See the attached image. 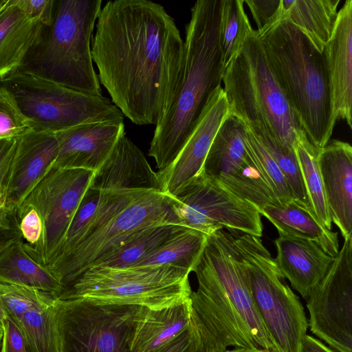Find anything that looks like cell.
Masks as SVG:
<instances>
[{
	"mask_svg": "<svg viewBox=\"0 0 352 352\" xmlns=\"http://www.w3.org/2000/svg\"><path fill=\"white\" fill-rule=\"evenodd\" d=\"M98 80L133 124L156 125L180 74L184 40L174 19L148 0L109 1L91 40Z\"/></svg>",
	"mask_w": 352,
	"mask_h": 352,
	"instance_id": "obj_1",
	"label": "cell"
},
{
	"mask_svg": "<svg viewBox=\"0 0 352 352\" xmlns=\"http://www.w3.org/2000/svg\"><path fill=\"white\" fill-rule=\"evenodd\" d=\"M221 1L198 0L191 8L180 74L148 150L159 171L175 161L212 94L221 86L225 71L219 42Z\"/></svg>",
	"mask_w": 352,
	"mask_h": 352,
	"instance_id": "obj_2",
	"label": "cell"
},
{
	"mask_svg": "<svg viewBox=\"0 0 352 352\" xmlns=\"http://www.w3.org/2000/svg\"><path fill=\"white\" fill-rule=\"evenodd\" d=\"M255 32L308 140L318 149L323 148L337 121L323 53L286 19Z\"/></svg>",
	"mask_w": 352,
	"mask_h": 352,
	"instance_id": "obj_3",
	"label": "cell"
},
{
	"mask_svg": "<svg viewBox=\"0 0 352 352\" xmlns=\"http://www.w3.org/2000/svg\"><path fill=\"white\" fill-rule=\"evenodd\" d=\"M192 272L198 287L190 298L217 323L229 346L278 352L257 310L228 232L220 229L208 236Z\"/></svg>",
	"mask_w": 352,
	"mask_h": 352,
	"instance_id": "obj_4",
	"label": "cell"
},
{
	"mask_svg": "<svg viewBox=\"0 0 352 352\" xmlns=\"http://www.w3.org/2000/svg\"><path fill=\"white\" fill-rule=\"evenodd\" d=\"M164 224L182 226L170 195L155 190L105 191L94 216L47 272L63 289L140 231Z\"/></svg>",
	"mask_w": 352,
	"mask_h": 352,
	"instance_id": "obj_5",
	"label": "cell"
},
{
	"mask_svg": "<svg viewBox=\"0 0 352 352\" xmlns=\"http://www.w3.org/2000/svg\"><path fill=\"white\" fill-rule=\"evenodd\" d=\"M222 82L230 115L281 148L295 151L305 132L252 30L226 68Z\"/></svg>",
	"mask_w": 352,
	"mask_h": 352,
	"instance_id": "obj_6",
	"label": "cell"
},
{
	"mask_svg": "<svg viewBox=\"0 0 352 352\" xmlns=\"http://www.w3.org/2000/svg\"><path fill=\"white\" fill-rule=\"evenodd\" d=\"M100 0H60L46 39L29 66L35 74L80 92L102 96L91 43Z\"/></svg>",
	"mask_w": 352,
	"mask_h": 352,
	"instance_id": "obj_7",
	"label": "cell"
},
{
	"mask_svg": "<svg viewBox=\"0 0 352 352\" xmlns=\"http://www.w3.org/2000/svg\"><path fill=\"white\" fill-rule=\"evenodd\" d=\"M190 273L169 265L94 266L64 287L57 300L161 309L190 300Z\"/></svg>",
	"mask_w": 352,
	"mask_h": 352,
	"instance_id": "obj_8",
	"label": "cell"
},
{
	"mask_svg": "<svg viewBox=\"0 0 352 352\" xmlns=\"http://www.w3.org/2000/svg\"><path fill=\"white\" fill-rule=\"evenodd\" d=\"M0 91L36 131L56 133L85 123L124 121L107 98L63 86L23 67L1 80Z\"/></svg>",
	"mask_w": 352,
	"mask_h": 352,
	"instance_id": "obj_9",
	"label": "cell"
},
{
	"mask_svg": "<svg viewBox=\"0 0 352 352\" xmlns=\"http://www.w3.org/2000/svg\"><path fill=\"white\" fill-rule=\"evenodd\" d=\"M245 270L252 296L278 352H300L308 320L298 296L285 281L260 237L230 232Z\"/></svg>",
	"mask_w": 352,
	"mask_h": 352,
	"instance_id": "obj_10",
	"label": "cell"
},
{
	"mask_svg": "<svg viewBox=\"0 0 352 352\" xmlns=\"http://www.w3.org/2000/svg\"><path fill=\"white\" fill-rule=\"evenodd\" d=\"M94 171L53 165L27 194L16 212L19 221L28 210L38 214L42 232L34 245L23 243L28 255L46 270L60 248L81 199Z\"/></svg>",
	"mask_w": 352,
	"mask_h": 352,
	"instance_id": "obj_11",
	"label": "cell"
},
{
	"mask_svg": "<svg viewBox=\"0 0 352 352\" xmlns=\"http://www.w3.org/2000/svg\"><path fill=\"white\" fill-rule=\"evenodd\" d=\"M171 197L184 227L208 236L220 229L258 237L263 235L261 214L257 208L201 170Z\"/></svg>",
	"mask_w": 352,
	"mask_h": 352,
	"instance_id": "obj_12",
	"label": "cell"
},
{
	"mask_svg": "<svg viewBox=\"0 0 352 352\" xmlns=\"http://www.w3.org/2000/svg\"><path fill=\"white\" fill-rule=\"evenodd\" d=\"M64 352H131L139 307L58 300Z\"/></svg>",
	"mask_w": 352,
	"mask_h": 352,
	"instance_id": "obj_13",
	"label": "cell"
},
{
	"mask_svg": "<svg viewBox=\"0 0 352 352\" xmlns=\"http://www.w3.org/2000/svg\"><path fill=\"white\" fill-rule=\"evenodd\" d=\"M307 300L311 332L337 352H352V236Z\"/></svg>",
	"mask_w": 352,
	"mask_h": 352,
	"instance_id": "obj_14",
	"label": "cell"
},
{
	"mask_svg": "<svg viewBox=\"0 0 352 352\" xmlns=\"http://www.w3.org/2000/svg\"><path fill=\"white\" fill-rule=\"evenodd\" d=\"M245 131V124L230 115L217 131L201 170L258 210L279 206L246 151Z\"/></svg>",
	"mask_w": 352,
	"mask_h": 352,
	"instance_id": "obj_15",
	"label": "cell"
},
{
	"mask_svg": "<svg viewBox=\"0 0 352 352\" xmlns=\"http://www.w3.org/2000/svg\"><path fill=\"white\" fill-rule=\"evenodd\" d=\"M230 115L226 94L220 86L212 94L199 122L175 161L157 173L163 192L174 196L200 172L217 131Z\"/></svg>",
	"mask_w": 352,
	"mask_h": 352,
	"instance_id": "obj_16",
	"label": "cell"
},
{
	"mask_svg": "<svg viewBox=\"0 0 352 352\" xmlns=\"http://www.w3.org/2000/svg\"><path fill=\"white\" fill-rule=\"evenodd\" d=\"M58 153L54 133L30 130L16 137L4 194V208L14 213L23 200L53 165Z\"/></svg>",
	"mask_w": 352,
	"mask_h": 352,
	"instance_id": "obj_17",
	"label": "cell"
},
{
	"mask_svg": "<svg viewBox=\"0 0 352 352\" xmlns=\"http://www.w3.org/2000/svg\"><path fill=\"white\" fill-rule=\"evenodd\" d=\"M124 133L122 121L85 123L56 133L58 153L53 166L95 171Z\"/></svg>",
	"mask_w": 352,
	"mask_h": 352,
	"instance_id": "obj_18",
	"label": "cell"
},
{
	"mask_svg": "<svg viewBox=\"0 0 352 352\" xmlns=\"http://www.w3.org/2000/svg\"><path fill=\"white\" fill-rule=\"evenodd\" d=\"M318 163L332 223L344 239L352 236V147L330 140L319 149Z\"/></svg>",
	"mask_w": 352,
	"mask_h": 352,
	"instance_id": "obj_19",
	"label": "cell"
},
{
	"mask_svg": "<svg viewBox=\"0 0 352 352\" xmlns=\"http://www.w3.org/2000/svg\"><path fill=\"white\" fill-rule=\"evenodd\" d=\"M89 187L100 191L163 192L157 173L125 133L120 137L104 162L94 171Z\"/></svg>",
	"mask_w": 352,
	"mask_h": 352,
	"instance_id": "obj_20",
	"label": "cell"
},
{
	"mask_svg": "<svg viewBox=\"0 0 352 352\" xmlns=\"http://www.w3.org/2000/svg\"><path fill=\"white\" fill-rule=\"evenodd\" d=\"M336 120L352 128V0L338 11L335 28L323 52Z\"/></svg>",
	"mask_w": 352,
	"mask_h": 352,
	"instance_id": "obj_21",
	"label": "cell"
},
{
	"mask_svg": "<svg viewBox=\"0 0 352 352\" xmlns=\"http://www.w3.org/2000/svg\"><path fill=\"white\" fill-rule=\"evenodd\" d=\"M274 244L275 260L281 274L306 300L335 257L326 254L316 243L304 239L279 236Z\"/></svg>",
	"mask_w": 352,
	"mask_h": 352,
	"instance_id": "obj_22",
	"label": "cell"
},
{
	"mask_svg": "<svg viewBox=\"0 0 352 352\" xmlns=\"http://www.w3.org/2000/svg\"><path fill=\"white\" fill-rule=\"evenodd\" d=\"M45 27L20 9L13 0L0 8V80L22 67L43 41Z\"/></svg>",
	"mask_w": 352,
	"mask_h": 352,
	"instance_id": "obj_23",
	"label": "cell"
},
{
	"mask_svg": "<svg viewBox=\"0 0 352 352\" xmlns=\"http://www.w3.org/2000/svg\"><path fill=\"white\" fill-rule=\"evenodd\" d=\"M190 298L170 307H139L133 328L131 352H151L177 338L190 324Z\"/></svg>",
	"mask_w": 352,
	"mask_h": 352,
	"instance_id": "obj_24",
	"label": "cell"
},
{
	"mask_svg": "<svg viewBox=\"0 0 352 352\" xmlns=\"http://www.w3.org/2000/svg\"><path fill=\"white\" fill-rule=\"evenodd\" d=\"M258 211L273 224L279 236L309 240L328 255L332 257L338 255L340 251L338 232L325 228L307 207L292 200L284 206H267Z\"/></svg>",
	"mask_w": 352,
	"mask_h": 352,
	"instance_id": "obj_25",
	"label": "cell"
},
{
	"mask_svg": "<svg viewBox=\"0 0 352 352\" xmlns=\"http://www.w3.org/2000/svg\"><path fill=\"white\" fill-rule=\"evenodd\" d=\"M340 3V0H280V20L293 23L322 53L332 36Z\"/></svg>",
	"mask_w": 352,
	"mask_h": 352,
	"instance_id": "obj_26",
	"label": "cell"
},
{
	"mask_svg": "<svg viewBox=\"0 0 352 352\" xmlns=\"http://www.w3.org/2000/svg\"><path fill=\"white\" fill-rule=\"evenodd\" d=\"M21 239L0 254V281L16 284L58 295L63 287L25 252Z\"/></svg>",
	"mask_w": 352,
	"mask_h": 352,
	"instance_id": "obj_27",
	"label": "cell"
},
{
	"mask_svg": "<svg viewBox=\"0 0 352 352\" xmlns=\"http://www.w3.org/2000/svg\"><path fill=\"white\" fill-rule=\"evenodd\" d=\"M19 329L28 352H64L58 300L46 308L25 313Z\"/></svg>",
	"mask_w": 352,
	"mask_h": 352,
	"instance_id": "obj_28",
	"label": "cell"
},
{
	"mask_svg": "<svg viewBox=\"0 0 352 352\" xmlns=\"http://www.w3.org/2000/svg\"><path fill=\"white\" fill-rule=\"evenodd\" d=\"M319 149L308 140L305 132L298 137L295 153L301 173L308 208L317 220L331 230L332 221L327 206L318 163Z\"/></svg>",
	"mask_w": 352,
	"mask_h": 352,
	"instance_id": "obj_29",
	"label": "cell"
},
{
	"mask_svg": "<svg viewBox=\"0 0 352 352\" xmlns=\"http://www.w3.org/2000/svg\"><path fill=\"white\" fill-rule=\"evenodd\" d=\"M208 235L185 228L155 252L133 266L169 265L192 272Z\"/></svg>",
	"mask_w": 352,
	"mask_h": 352,
	"instance_id": "obj_30",
	"label": "cell"
},
{
	"mask_svg": "<svg viewBox=\"0 0 352 352\" xmlns=\"http://www.w3.org/2000/svg\"><path fill=\"white\" fill-rule=\"evenodd\" d=\"M185 228L177 224H164L145 228L129 238L96 266L135 265Z\"/></svg>",
	"mask_w": 352,
	"mask_h": 352,
	"instance_id": "obj_31",
	"label": "cell"
},
{
	"mask_svg": "<svg viewBox=\"0 0 352 352\" xmlns=\"http://www.w3.org/2000/svg\"><path fill=\"white\" fill-rule=\"evenodd\" d=\"M243 4V0L221 1L219 42L225 69L253 30Z\"/></svg>",
	"mask_w": 352,
	"mask_h": 352,
	"instance_id": "obj_32",
	"label": "cell"
},
{
	"mask_svg": "<svg viewBox=\"0 0 352 352\" xmlns=\"http://www.w3.org/2000/svg\"><path fill=\"white\" fill-rule=\"evenodd\" d=\"M56 300V295L52 293L0 281V304L6 318L19 329L25 313L46 308Z\"/></svg>",
	"mask_w": 352,
	"mask_h": 352,
	"instance_id": "obj_33",
	"label": "cell"
},
{
	"mask_svg": "<svg viewBox=\"0 0 352 352\" xmlns=\"http://www.w3.org/2000/svg\"><path fill=\"white\" fill-rule=\"evenodd\" d=\"M244 141L249 156L279 204L284 206L292 201L291 190L277 164L257 135L246 125Z\"/></svg>",
	"mask_w": 352,
	"mask_h": 352,
	"instance_id": "obj_34",
	"label": "cell"
},
{
	"mask_svg": "<svg viewBox=\"0 0 352 352\" xmlns=\"http://www.w3.org/2000/svg\"><path fill=\"white\" fill-rule=\"evenodd\" d=\"M254 132L281 170L291 190L293 200L308 208L306 192L295 151L285 150L267 136Z\"/></svg>",
	"mask_w": 352,
	"mask_h": 352,
	"instance_id": "obj_35",
	"label": "cell"
},
{
	"mask_svg": "<svg viewBox=\"0 0 352 352\" xmlns=\"http://www.w3.org/2000/svg\"><path fill=\"white\" fill-rule=\"evenodd\" d=\"M105 191H100L89 186L81 199L69 224L65 239L46 271L72 245L76 238L87 225L98 210Z\"/></svg>",
	"mask_w": 352,
	"mask_h": 352,
	"instance_id": "obj_36",
	"label": "cell"
},
{
	"mask_svg": "<svg viewBox=\"0 0 352 352\" xmlns=\"http://www.w3.org/2000/svg\"><path fill=\"white\" fill-rule=\"evenodd\" d=\"M30 130L27 120L0 91V140L18 137Z\"/></svg>",
	"mask_w": 352,
	"mask_h": 352,
	"instance_id": "obj_37",
	"label": "cell"
},
{
	"mask_svg": "<svg viewBox=\"0 0 352 352\" xmlns=\"http://www.w3.org/2000/svg\"><path fill=\"white\" fill-rule=\"evenodd\" d=\"M259 32L280 20V0H243Z\"/></svg>",
	"mask_w": 352,
	"mask_h": 352,
	"instance_id": "obj_38",
	"label": "cell"
},
{
	"mask_svg": "<svg viewBox=\"0 0 352 352\" xmlns=\"http://www.w3.org/2000/svg\"><path fill=\"white\" fill-rule=\"evenodd\" d=\"M27 15L38 19L45 28H50L54 21L56 3L54 0H13Z\"/></svg>",
	"mask_w": 352,
	"mask_h": 352,
	"instance_id": "obj_39",
	"label": "cell"
},
{
	"mask_svg": "<svg viewBox=\"0 0 352 352\" xmlns=\"http://www.w3.org/2000/svg\"><path fill=\"white\" fill-rule=\"evenodd\" d=\"M16 214L0 208V254L14 242L23 239Z\"/></svg>",
	"mask_w": 352,
	"mask_h": 352,
	"instance_id": "obj_40",
	"label": "cell"
},
{
	"mask_svg": "<svg viewBox=\"0 0 352 352\" xmlns=\"http://www.w3.org/2000/svg\"><path fill=\"white\" fill-rule=\"evenodd\" d=\"M19 224L24 243L35 244L42 232L41 221L37 212L34 209L26 210L19 218Z\"/></svg>",
	"mask_w": 352,
	"mask_h": 352,
	"instance_id": "obj_41",
	"label": "cell"
},
{
	"mask_svg": "<svg viewBox=\"0 0 352 352\" xmlns=\"http://www.w3.org/2000/svg\"><path fill=\"white\" fill-rule=\"evenodd\" d=\"M3 336L0 352H28L20 329L8 318L3 322Z\"/></svg>",
	"mask_w": 352,
	"mask_h": 352,
	"instance_id": "obj_42",
	"label": "cell"
},
{
	"mask_svg": "<svg viewBox=\"0 0 352 352\" xmlns=\"http://www.w3.org/2000/svg\"><path fill=\"white\" fill-rule=\"evenodd\" d=\"M195 342L190 327L170 342L151 352H192Z\"/></svg>",
	"mask_w": 352,
	"mask_h": 352,
	"instance_id": "obj_43",
	"label": "cell"
},
{
	"mask_svg": "<svg viewBox=\"0 0 352 352\" xmlns=\"http://www.w3.org/2000/svg\"><path fill=\"white\" fill-rule=\"evenodd\" d=\"M300 352H336L318 339L306 334L301 342Z\"/></svg>",
	"mask_w": 352,
	"mask_h": 352,
	"instance_id": "obj_44",
	"label": "cell"
},
{
	"mask_svg": "<svg viewBox=\"0 0 352 352\" xmlns=\"http://www.w3.org/2000/svg\"><path fill=\"white\" fill-rule=\"evenodd\" d=\"M224 352H277L264 349L252 347H234L231 349H226Z\"/></svg>",
	"mask_w": 352,
	"mask_h": 352,
	"instance_id": "obj_45",
	"label": "cell"
},
{
	"mask_svg": "<svg viewBox=\"0 0 352 352\" xmlns=\"http://www.w3.org/2000/svg\"><path fill=\"white\" fill-rule=\"evenodd\" d=\"M6 319V314L4 312V310L2 307V306L0 304V320L3 323Z\"/></svg>",
	"mask_w": 352,
	"mask_h": 352,
	"instance_id": "obj_46",
	"label": "cell"
},
{
	"mask_svg": "<svg viewBox=\"0 0 352 352\" xmlns=\"http://www.w3.org/2000/svg\"><path fill=\"white\" fill-rule=\"evenodd\" d=\"M3 336V327L2 322L0 320V349H1Z\"/></svg>",
	"mask_w": 352,
	"mask_h": 352,
	"instance_id": "obj_47",
	"label": "cell"
},
{
	"mask_svg": "<svg viewBox=\"0 0 352 352\" xmlns=\"http://www.w3.org/2000/svg\"><path fill=\"white\" fill-rule=\"evenodd\" d=\"M6 0H0V8L1 7V6L3 4V3L5 2Z\"/></svg>",
	"mask_w": 352,
	"mask_h": 352,
	"instance_id": "obj_48",
	"label": "cell"
},
{
	"mask_svg": "<svg viewBox=\"0 0 352 352\" xmlns=\"http://www.w3.org/2000/svg\"><path fill=\"white\" fill-rule=\"evenodd\" d=\"M194 342H195V341H194ZM192 352H196V351H195V346H194V349H193V351Z\"/></svg>",
	"mask_w": 352,
	"mask_h": 352,
	"instance_id": "obj_49",
	"label": "cell"
}]
</instances>
